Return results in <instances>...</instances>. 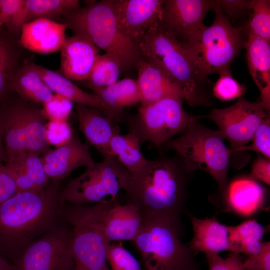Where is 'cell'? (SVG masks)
Here are the masks:
<instances>
[{
	"mask_svg": "<svg viewBox=\"0 0 270 270\" xmlns=\"http://www.w3.org/2000/svg\"><path fill=\"white\" fill-rule=\"evenodd\" d=\"M194 171L176 154L147 160L138 171H127L124 190L126 203L138 206L143 218L180 220Z\"/></svg>",
	"mask_w": 270,
	"mask_h": 270,
	"instance_id": "1",
	"label": "cell"
},
{
	"mask_svg": "<svg viewBox=\"0 0 270 270\" xmlns=\"http://www.w3.org/2000/svg\"><path fill=\"white\" fill-rule=\"evenodd\" d=\"M60 182L38 192H16L0 204V250L13 262L30 242L58 224L63 202Z\"/></svg>",
	"mask_w": 270,
	"mask_h": 270,
	"instance_id": "2",
	"label": "cell"
},
{
	"mask_svg": "<svg viewBox=\"0 0 270 270\" xmlns=\"http://www.w3.org/2000/svg\"><path fill=\"white\" fill-rule=\"evenodd\" d=\"M60 22L74 34L86 38L112 56L121 71L137 69L142 60L139 48L120 28L111 0L94 1L79 6L62 16Z\"/></svg>",
	"mask_w": 270,
	"mask_h": 270,
	"instance_id": "3",
	"label": "cell"
},
{
	"mask_svg": "<svg viewBox=\"0 0 270 270\" xmlns=\"http://www.w3.org/2000/svg\"><path fill=\"white\" fill-rule=\"evenodd\" d=\"M136 44L142 60L163 71L182 90L188 104L192 106H209L208 94L198 80L192 58L160 24L151 28Z\"/></svg>",
	"mask_w": 270,
	"mask_h": 270,
	"instance_id": "4",
	"label": "cell"
},
{
	"mask_svg": "<svg viewBox=\"0 0 270 270\" xmlns=\"http://www.w3.org/2000/svg\"><path fill=\"white\" fill-rule=\"evenodd\" d=\"M143 218L132 242L145 270H200L195 254L181 240L180 220L164 216Z\"/></svg>",
	"mask_w": 270,
	"mask_h": 270,
	"instance_id": "5",
	"label": "cell"
},
{
	"mask_svg": "<svg viewBox=\"0 0 270 270\" xmlns=\"http://www.w3.org/2000/svg\"><path fill=\"white\" fill-rule=\"evenodd\" d=\"M14 92V96L4 99L0 106V130L6 160L24 153L40 155L51 150L42 106Z\"/></svg>",
	"mask_w": 270,
	"mask_h": 270,
	"instance_id": "6",
	"label": "cell"
},
{
	"mask_svg": "<svg viewBox=\"0 0 270 270\" xmlns=\"http://www.w3.org/2000/svg\"><path fill=\"white\" fill-rule=\"evenodd\" d=\"M222 132L201 124L196 116L190 120L180 136L166 142L162 147L173 150L194 171L202 170L216 180L220 198L228 184V174L232 151L224 142Z\"/></svg>",
	"mask_w": 270,
	"mask_h": 270,
	"instance_id": "7",
	"label": "cell"
},
{
	"mask_svg": "<svg viewBox=\"0 0 270 270\" xmlns=\"http://www.w3.org/2000/svg\"><path fill=\"white\" fill-rule=\"evenodd\" d=\"M212 10L215 13L212 24L206 26L192 42L183 48L194 64L202 86L209 75L230 70L245 42L240 30L232 26L216 0Z\"/></svg>",
	"mask_w": 270,
	"mask_h": 270,
	"instance_id": "8",
	"label": "cell"
},
{
	"mask_svg": "<svg viewBox=\"0 0 270 270\" xmlns=\"http://www.w3.org/2000/svg\"><path fill=\"white\" fill-rule=\"evenodd\" d=\"M92 206H71L64 216L71 226L74 270H110L106 258L103 229L105 214L115 202Z\"/></svg>",
	"mask_w": 270,
	"mask_h": 270,
	"instance_id": "9",
	"label": "cell"
},
{
	"mask_svg": "<svg viewBox=\"0 0 270 270\" xmlns=\"http://www.w3.org/2000/svg\"><path fill=\"white\" fill-rule=\"evenodd\" d=\"M182 100L169 96L151 103H140L136 113L124 114L122 121L140 144L150 142L161 151L166 142L186 130L194 117L184 110Z\"/></svg>",
	"mask_w": 270,
	"mask_h": 270,
	"instance_id": "10",
	"label": "cell"
},
{
	"mask_svg": "<svg viewBox=\"0 0 270 270\" xmlns=\"http://www.w3.org/2000/svg\"><path fill=\"white\" fill-rule=\"evenodd\" d=\"M128 170L111 156L86 168L79 176L69 180L62 190L64 203L88 206L118 200L119 192L124 190Z\"/></svg>",
	"mask_w": 270,
	"mask_h": 270,
	"instance_id": "11",
	"label": "cell"
},
{
	"mask_svg": "<svg viewBox=\"0 0 270 270\" xmlns=\"http://www.w3.org/2000/svg\"><path fill=\"white\" fill-rule=\"evenodd\" d=\"M71 230L56 226L30 242L13 262L16 270H74Z\"/></svg>",
	"mask_w": 270,
	"mask_h": 270,
	"instance_id": "12",
	"label": "cell"
},
{
	"mask_svg": "<svg viewBox=\"0 0 270 270\" xmlns=\"http://www.w3.org/2000/svg\"><path fill=\"white\" fill-rule=\"evenodd\" d=\"M268 116L270 112L260 102H251L240 97L229 107L214 108L209 114L196 118H204L214 122L224 139L230 142L232 153L236 154L242 152L262 122Z\"/></svg>",
	"mask_w": 270,
	"mask_h": 270,
	"instance_id": "13",
	"label": "cell"
},
{
	"mask_svg": "<svg viewBox=\"0 0 270 270\" xmlns=\"http://www.w3.org/2000/svg\"><path fill=\"white\" fill-rule=\"evenodd\" d=\"M214 4V0H164L160 24L184 47L206 27L205 16Z\"/></svg>",
	"mask_w": 270,
	"mask_h": 270,
	"instance_id": "14",
	"label": "cell"
},
{
	"mask_svg": "<svg viewBox=\"0 0 270 270\" xmlns=\"http://www.w3.org/2000/svg\"><path fill=\"white\" fill-rule=\"evenodd\" d=\"M122 32L136 44L160 24L164 0H111Z\"/></svg>",
	"mask_w": 270,
	"mask_h": 270,
	"instance_id": "15",
	"label": "cell"
},
{
	"mask_svg": "<svg viewBox=\"0 0 270 270\" xmlns=\"http://www.w3.org/2000/svg\"><path fill=\"white\" fill-rule=\"evenodd\" d=\"M40 158L44 171L53 182H60L80 167L86 168L95 162L89 146L82 142L76 134Z\"/></svg>",
	"mask_w": 270,
	"mask_h": 270,
	"instance_id": "16",
	"label": "cell"
},
{
	"mask_svg": "<svg viewBox=\"0 0 270 270\" xmlns=\"http://www.w3.org/2000/svg\"><path fill=\"white\" fill-rule=\"evenodd\" d=\"M74 108L78 128L84 136L86 143L96 148L102 158L110 156L109 144L115 135L120 134L119 122L96 108L76 104Z\"/></svg>",
	"mask_w": 270,
	"mask_h": 270,
	"instance_id": "17",
	"label": "cell"
},
{
	"mask_svg": "<svg viewBox=\"0 0 270 270\" xmlns=\"http://www.w3.org/2000/svg\"><path fill=\"white\" fill-rule=\"evenodd\" d=\"M60 74L74 80H86L100 50L86 38L74 34L66 36L61 50Z\"/></svg>",
	"mask_w": 270,
	"mask_h": 270,
	"instance_id": "18",
	"label": "cell"
},
{
	"mask_svg": "<svg viewBox=\"0 0 270 270\" xmlns=\"http://www.w3.org/2000/svg\"><path fill=\"white\" fill-rule=\"evenodd\" d=\"M66 26L60 22L40 18L22 27L18 42L25 50L40 54L61 50L66 40Z\"/></svg>",
	"mask_w": 270,
	"mask_h": 270,
	"instance_id": "19",
	"label": "cell"
},
{
	"mask_svg": "<svg viewBox=\"0 0 270 270\" xmlns=\"http://www.w3.org/2000/svg\"><path fill=\"white\" fill-rule=\"evenodd\" d=\"M265 188L249 176H240L228 182L220 198L228 210L248 216L262 208L265 200Z\"/></svg>",
	"mask_w": 270,
	"mask_h": 270,
	"instance_id": "20",
	"label": "cell"
},
{
	"mask_svg": "<svg viewBox=\"0 0 270 270\" xmlns=\"http://www.w3.org/2000/svg\"><path fill=\"white\" fill-rule=\"evenodd\" d=\"M192 226L194 236L187 245L196 255L199 252L218 254L232 251L230 226L219 222L215 216L200 219L188 213Z\"/></svg>",
	"mask_w": 270,
	"mask_h": 270,
	"instance_id": "21",
	"label": "cell"
},
{
	"mask_svg": "<svg viewBox=\"0 0 270 270\" xmlns=\"http://www.w3.org/2000/svg\"><path fill=\"white\" fill-rule=\"evenodd\" d=\"M143 220L138 206L115 202L107 210L104 218V233L107 244L122 240L133 241L140 230Z\"/></svg>",
	"mask_w": 270,
	"mask_h": 270,
	"instance_id": "22",
	"label": "cell"
},
{
	"mask_svg": "<svg viewBox=\"0 0 270 270\" xmlns=\"http://www.w3.org/2000/svg\"><path fill=\"white\" fill-rule=\"evenodd\" d=\"M270 40L248 33L244 42L250 73L260 90V102L270 112Z\"/></svg>",
	"mask_w": 270,
	"mask_h": 270,
	"instance_id": "23",
	"label": "cell"
},
{
	"mask_svg": "<svg viewBox=\"0 0 270 270\" xmlns=\"http://www.w3.org/2000/svg\"><path fill=\"white\" fill-rule=\"evenodd\" d=\"M137 70L140 103H151L169 96L184 99L182 90L160 68L142 60Z\"/></svg>",
	"mask_w": 270,
	"mask_h": 270,
	"instance_id": "24",
	"label": "cell"
},
{
	"mask_svg": "<svg viewBox=\"0 0 270 270\" xmlns=\"http://www.w3.org/2000/svg\"><path fill=\"white\" fill-rule=\"evenodd\" d=\"M105 107L104 114L122 122L124 108L141 102V94L136 80L126 78L95 93Z\"/></svg>",
	"mask_w": 270,
	"mask_h": 270,
	"instance_id": "25",
	"label": "cell"
},
{
	"mask_svg": "<svg viewBox=\"0 0 270 270\" xmlns=\"http://www.w3.org/2000/svg\"><path fill=\"white\" fill-rule=\"evenodd\" d=\"M12 84L13 90L22 98L42 106L54 96L34 68L33 62L28 59L16 73Z\"/></svg>",
	"mask_w": 270,
	"mask_h": 270,
	"instance_id": "26",
	"label": "cell"
},
{
	"mask_svg": "<svg viewBox=\"0 0 270 270\" xmlns=\"http://www.w3.org/2000/svg\"><path fill=\"white\" fill-rule=\"evenodd\" d=\"M33 66L54 94L76 104L96 108L104 112L105 107L96 94L84 91L60 73L34 62Z\"/></svg>",
	"mask_w": 270,
	"mask_h": 270,
	"instance_id": "27",
	"label": "cell"
},
{
	"mask_svg": "<svg viewBox=\"0 0 270 270\" xmlns=\"http://www.w3.org/2000/svg\"><path fill=\"white\" fill-rule=\"evenodd\" d=\"M140 144L138 138L131 132L123 135L118 134L110 142V154L128 171L134 172L147 160L141 152Z\"/></svg>",
	"mask_w": 270,
	"mask_h": 270,
	"instance_id": "28",
	"label": "cell"
},
{
	"mask_svg": "<svg viewBox=\"0 0 270 270\" xmlns=\"http://www.w3.org/2000/svg\"><path fill=\"white\" fill-rule=\"evenodd\" d=\"M266 232V228L255 219L244 220L236 226H230L232 252H243L248 256L258 254L262 248V239Z\"/></svg>",
	"mask_w": 270,
	"mask_h": 270,
	"instance_id": "29",
	"label": "cell"
},
{
	"mask_svg": "<svg viewBox=\"0 0 270 270\" xmlns=\"http://www.w3.org/2000/svg\"><path fill=\"white\" fill-rule=\"evenodd\" d=\"M78 0H25L20 18L22 27L40 18L54 20L79 6Z\"/></svg>",
	"mask_w": 270,
	"mask_h": 270,
	"instance_id": "30",
	"label": "cell"
},
{
	"mask_svg": "<svg viewBox=\"0 0 270 270\" xmlns=\"http://www.w3.org/2000/svg\"><path fill=\"white\" fill-rule=\"evenodd\" d=\"M24 49L18 42L14 46L0 38V102L6 98L8 90L14 91L12 78L26 60Z\"/></svg>",
	"mask_w": 270,
	"mask_h": 270,
	"instance_id": "31",
	"label": "cell"
},
{
	"mask_svg": "<svg viewBox=\"0 0 270 270\" xmlns=\"http://www.w3.org/2000/svg\"><path fill=\"white\" fill-rule=\"evenodd\" d=\"M120 68L115 59L105 53L99 54L86 80L88 86L94 93L112 85L118 80Z\"/></svg>",
	"mask_w": 270,
	"mask_h": 270,
	"instance_id": "32",
	"label": "cell"
},
{
	"mask_svg": "<svg viewBox=\"0 0 270 270\" xmlns=\"http://www.w3.org/2000/svg\"><path fill=\"white\" fill-rule=\"evenodd\" d=\"M250 6L252 12L249 20V33L270 40V0H250Z\"/></svg>",
	"mask_w": 270,
	"mask_h": 270,
	"instance_id": "33",
	"label": "cell"
},
{
	"mask_svg": "<svg viewBox=\"0 0 270 270\" xmlns=\"http://www.w3.org/2000/svg\"><path fill=\"white\" fill-rule=\"evenodd\" d=\"M106 258L111 270H142L137 259L120 242L107 244Z\"/></svg>",
	"mask_w": 270,
	"mask_h": 270,
	"instance_id": "34",
	"label": "cell"
},
{
	"mask_svg": "<svg viewBox=\"0 0 270 270\" xmlns=\"http://www.w3.org/2000/svg\"><path fill=\"white\" fill-rule=\"evenodd\" d=\"M25 0H0V20L14 36H20V18Z\"/></svg>",
	"mask_w": 270,
	"mask_h": 270,
	"instance_id": "35",
	"label": "cell"
},
{
	"mask_svg": "<svg viewBox=\"0 0 270 270\" xmlns=\"http://www.w3.org/2000/svg\"><path fill=\"white\" fill-rule=\"evenodd\" d=\"M220 77L212 88L214 95L222 101L240 98L244 94L246 88L232 76L230 70L219 74Z\"/></svg>",
	"mask_w": 270,
	"mask_h": 270,
	"instance_id": "36",
	"label": "cell"
},
{
	"mask_svg": "<svg viewBox=\"0 0 270 270\" xmlns=\"http://www.w3.org/2000/svg\"><path fill=\"white\" fill-rule=\"evenodd\" d=\"M14 158L18 160L27 174L40 189H44L49 184L50 180L44 171L40 155L24 153Z\"/></svg>",
	"mask_w": 270,
	"mask_h": 270,
	"instance_id": "37",
	"label": "cell"
},
{
	"mask_svg": "<svg viewBox=\"0 0 270 270\" xmlns=\"http://www.w3.org/2000/svg\"><path fill=\"white\" fill-rule=\"evenodd\" d=\"M4 165L14 182L17 192H38L43 190L36 186L17 158L6 160Z\"/></svg>",
	"mask_w": 270,
	"mask_h": 270,
	"instance_id": "38",
	"label": "cell"
},
{
	"mask_svg": "<svg viewBox=\"0 0 270 270\" xmlns=\"http://www.w3.org/2000/svg\"><path fill=\"white\" fill-rule=\"evenodd\" d=\"M252 143L246 146L242 152L253 150L258 152L266 158H270V119L266 118L259 126L251 140Z\"/></svg>",
	"mask_w": 270,
	"mask_h": 270,
	"instance_id": "39",
	"label": "cell"
},
{
	"mask_svg": "<svg viewBox=\"0 0 270 270\" xmlns=\"http://www.w3.org/2000/svg\"><path fill=\"white\" fill-rule=\"evenodd\" d=\"M208 264V270H244L240 254L230 252L226 258L218 254H206Z\"/></svg>",
	"mask_w": 270,
	"mask_h": 270,
	"instance_id": "40",
	"label": "cell"
},
{
	"mask_svg": "<svg viewBox=\"0 0 270 270\" xmlns=\"http://www.w3.org/2000/svg\"><path fill=\"white\" fill-rule=\"evenodd\" d=\"M244 270H270V244L264 242L260 251L242 262Z\"/></svg>",
	"mask_w": 270,
	"mask_h": 270,
	"instance_id": "41",
	"label": "cell"
},
{
	"mask_svg": "<svg viewBox=\"0 0 270 270\" xmlns=\"http://www.w3.org/2000/svg\"><path fill=\"white\" fill-rule=\"evenodd\" d=\"M72 101L54 94L53 99L42 106L44 112L48 118L66 117L70 113L72 107Z\"/></svg>",
	"mask_w": 270,
	"mask_h": 270,
	"instance_id": "42",
	"label": "cell"
},
{
	"mask_svg": "<svg viewBox=\"0 0 270 270\" xmlns=\"http://www.w3.org/2000/svg\"><path fill=\"white\" fill-rule=\"evenodd\" d=\"M224 14L232 18H238L250 10V0H216Z\"/></svg>",
	"mask_w": 270,
	"mask_h": 270,
	"instance_id": "43",
	"label": "cell"
},
{
	"mask_svg": "<svg viewBox=\"0 0 270 270\" xmlns=\"http://www.w3.org/2000/svg\"><path fill=\"white\" fill-rule=\"evenodd\" d=\"M17 192L14 182L3 162L0 160V204Z\"/></svg>",
	"mask_w": 270,
	"mask_h": 270,
	"instance_id": "44",
	"label": "cell"
},
{
	"mask_svg": "<svg viewBox=\"0 0 270 270\" xmlns=\"http://www.w3.org/2000/svg\"><path fill=\"white\" fill-rule=\"evenodd\" d=\"M250 176L254 180H258L270 185V158L258 156L252 164Z\"/></svg>",
	"mask_w": 270,
	"mask_h": 270,
	"instance_id": "45",
	"label": "cell"
},
{
	"mask_svg": "<svg viewBox=\"0 0 270 270\" xmlns=\"http://www.w3.org/2000/svg\"><path fill=\"white\" fill-rule=\"evenodd\" d=\"M0 270H16V268L0 254Z\"/></svg>",
	"mask_w": 270,
	"mask_h": 270,
	"instance_id": "46",
	"label": "cell"
},
{
	"mask_svg": "<svg viewBox=\"0 0 270 270\" xmlns=\"http://www.w3.org/2000/svg\"><path fill=\"white\" fill-rule=\"evenodd\" d=\"M0 160L3 162L6 161V154L4 146L2 136L0 130Z\"/></svg>",
	"mask_w": 270,
	"mask_h": 270,
	"instance_id": "47",
	"label": "cell"
}]
</instances>
